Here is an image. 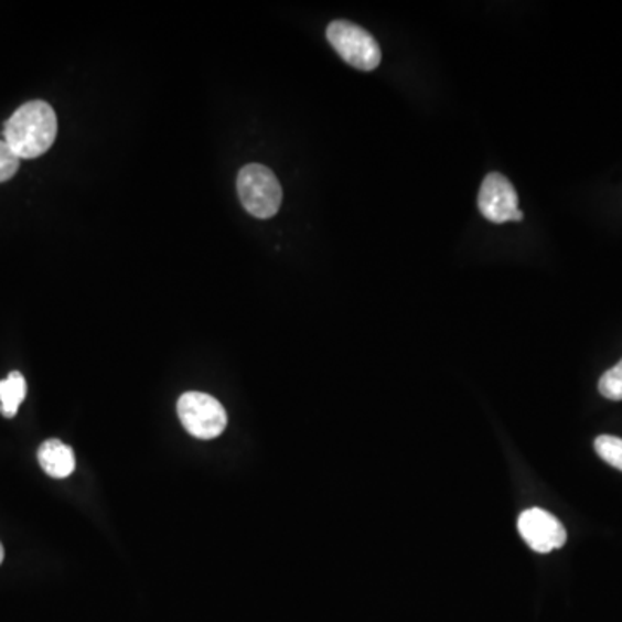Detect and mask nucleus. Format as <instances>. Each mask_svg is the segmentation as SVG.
Returning a JSON list of instances; mask_svg holds the SVG:
<instances>
[{
    "mask_svg": "<svg viewBox=\"0 0 622 622\" xmlns=\"http://www.w3.org/2000/svg\"><path fill=\"white\" fill-rule=\"evenodd\" d=\"M26 398V380L21 372L14 371L0 380V414L6 419L17 417L20 405Z\"/></svg>",
    "mask_w": 622,
    "mask_h": 622,
    "instance_id": "6e6552de",
    "label": "nucleus"
},
{
    "mask_svg": "<svg viewBox=\"0 0 622 622\" xmlns=\"http://www.w3.org/2000/svg\"><path fill=\"white\" fill-rule=\"evenodd\" d=\"M479 212L493 224L521 222L523 212L518 210V196L514 185L502 173H490L483 180L478 197Z\"/></svg>",
    "mask_w": 622,
    "mask_h": 622,
    "instance_id": "39448f33",
    "label": "nucleus"
},
{
    "mask_svg": "<svg viewBox=\"0 0 622 622\" xmlns=\"http://www.w3.org/2000/svg\"><path fill=\"white\" fill-rule=\"evenodd\" d=\"M594 451L609 465L622 471V439L618 436L603 435L594 439Z\"/></svg>",
    "mask_w": 622,
    "mask_h": 622,
    "instance_id": "1a4fd4ad",
    "label": "nucleus"
},
{
    "mask_svg": "<svg viewBox=\"0 0 622 622\" xmlns=\"http://www.w3.org/2000/svg\"><path fill=\"white\" fill-rule=\"evenodd\" d=\"M599 392L603 398L622 401V360L600 377Z\"/></svg>",
    "mask_w": 622,
    "mask_h": 622,
    "instance_id": "9d476101",
    "label": "nucleus"
},
{
    "mask_svg": "<svg viewBox=\"0 0 622 622\" xmlns=\"http://www.w3.org/2000/svg\"><path fill=\"white\" fill-rule=\"evenodd\" d=\"M328 41L350 66L360 72H374L383 60V52L374 36L352 21H332Z\"/></svg>",
    "mask_w": 622,
    "mask_h": 622,
    "instance_id": "7ed1b4c3",
    "label": "nucleus"
},
{
    "mask_svg": "<svg viewBox=\"0 0 622 622\" xmlns=\"http://www.w3.org/2000/svg\"><path fill=\"white\" fill-rule=\"evenodd\" d=\"M240 203L256 218L276 216L282 203V187L276 173L264 164H248L237 176Z\"/></svg>",
    "mask_w": 622,
    "mask_h": 622,
    "instance_id": "f03ea898",
    "label": "nucleus"
},
{
    "mask_svg": "<svg viewBox=\"0 0 622 622\" xmlns=\"http://www.w3.org/2000/svg\"><path fill=\"white\" fill-rule=\"evenodd\" d=\"M176 411L189 435L197 439L218 438L227 427V411L218 399L206 393L191 392L180 396Z\"/></svg>",
    "mask_w": 622,
    "mask_h": 622,
    "instance_id": "20e7f679",
    "label": "nucleus"
},
{
    "mask_svg": "<svg viewBox=\"0 0 622 622\" xmlns=\"http://www.w3.org/2000/svg\"><path fill=\"white\" fill-rule=\"evenodd\" d=\"M56 136V112L44 100L23 104L4 125V140L21 160L45 154Z\"/></svg>",
    "mask_w": 622,
    "mask_h": 622,
    "instance_id": "f257e3e1",
    "label": "nucleus"
},
{
    "mask_svg": "<svg viewBox=\"0 0 622 622\" xmlns=\"http://www.w3.org/2000/svg\"><path fill=\"white\" fill-rule=\"evenodd\" d=\"M4 560V547H2V543H0V564Z\"/></svg>",
    "mask_w": 622,
    "mask_h": 622,
    "instance_id": "f8f14e48",
    "label": "nucleus"
},
{
    "mask_svg": "<svg viewBox=\"0 0 622 622\" xmlns=\"http://www.w3.org/2000/svg\"><path fill=\"white\" fill-rule=\"evenodd\" d=\"M39 462L45 474L54 479H64L75 471V453L68 444H64L60 439H47L39 448Z\"/></svg>",
    "mask_w": 622,
    "mask_h": 622,
    "instance_id": "0eeeda50",
    "label": "nucleus"
},
{
    "mask_svg": "<svg viewBox=\"0 0 622 622\" xmlns=\"http://www.w3.org/2000/svg\"><path fill=\"white\" fill-rule=\"evenodd\" d=\"M20 161V156L9 148L8 142L0 140V184L8 182L12 176L17 175Z\"/></svg>",
    "mask_w": 622,
    "mask_h": 622,
    "instance_id": "9b49d317",
    "label": "nucleus"
},
{
    "mask_svg": "<svg viewBox=\"0 0 622 622\" xmlns=\"http://www.w3.org/2000/svg\"><path fill=\"white\" fill-rule=\"evenodd\" d=\"M517 527L530 550L538 554H550L557 548H562L567 541L566 527L560 524L559 518L543 508L524 511L518 515Z\"/></svg>",
    "mask_w": 622,
    "mask_h": 622,
    "instance_id": "423d86ee",
    "label": "nucleus"
}]
</instances>
